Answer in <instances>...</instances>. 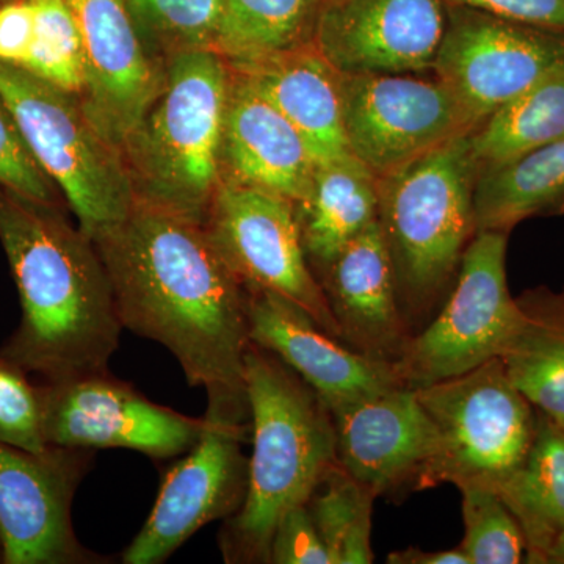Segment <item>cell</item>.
<instances>
[{
    "mask_svg": "<svg viewBox=\"0 0 564 564\" xmlns=\"http://www.w3.org/2000/svg\"><path fill=\"white\" fill-rule=\"evenodd\" d=\"M91 240L122 329L169 348L188 384L206 389L209 413L250 421L247 289L204 223L137 199L124 220Z\"/></svg>",
    "mask_w": 564,
    "mask_h": 564,
    "instance_id": "6da1fadb",
    "label": "cell"
},
{
    "mask_svg": "<svg viewBox=\"0 0 564 564\" xmlns=\"http://www.w3.org/2000/svg\"><path fill=\"white\" fill-rule=\"evenodd\" d=\"M0 245L22 310L0 355L44 383L109 372L122 325L90 237L61 207L0 185Z\"/></svg>",
    "mask_w": 564,
    "mask_h": 564,
    "instance_id": "7a4b0ae2",
    "label": "cell"
},
{
    "mask_svg": "<svg viewBox=\"0 0 564 564\" xmlns=\"http://www.w3.org/2000/svg\"><path fill=\"white\" fill-rule=\"evenodd\" d=\"M252 455L240 510L226 519L220 549L226 563H270L282 516L306 505L337 458L332 411L276 355L250 344L245 355Z\"/></svg>",
    "mask_w": 564,
    "mask_h": 564,
    "instance_id": "3957f363",
    "label": "cell"
},
{
    "mask_svg": "<svg viewBox=\"0 0 564 564\" xmlns=\"http://www.w3.org/2000/svg\"><path fill=\"white\" fill-rule=\"evenodd\" d=\"M232 68L215 50L169 57L161 91L122 144L137 199L206 223L223 181Z\"/></svg>",
    "mask_w": 564,
    "mask_h": 564,
    "instance_id": "277c9868",
    "label": "cell"
},
{
    "mask_svg": "<svg viewBox=\"0 0 564 564\" xmlns=\"http://www.w3.org/2000/svg\"><path fill=\"white\" fill-rule=\"evenodd\" d=\"M478 172L469 132L377 177L378 223L410 329L432 313L477 234Z\"/></svg>",
    "mask_w": 564,
    "mask_h": 564,
    "instance_id": "5b68a950",
    "label": "cell"
},
{
    "mask_svg": "<svg viewBox=\"0 0 564 564\" xmlns=\"http://www.w3.org/2000/svg\"><path fill=\"white\" fill-rule=\"evenodd\" d=\"M0 96L82 232L93 239L128 217L137 196L124 154L91 120L79 96L2 63Z\"/></svg>",
    "mask_w": 564,
    "mask_h": 564,
    "instance_id": "8992f818",
    "label": "cell"
},
{
    "mask_svg": "<svg viewBox=\"0 0 564 564\" xmlns=\"http://www.w3.org/2000/svg\"><path fill=\"white\" fill-rule=\"evenodd\" d=\"M414 391L436 433V451L415 491L451 484L497 492L518 473L532 447L538 411L499 358Z\"/></svg>",
    "mask_w": 564,
    "mask_h": 564,
    "instance_id": "52a82bcc",
    "label": "cell"
},
{
    "mask_svg": "<svg viewBox=\"0 0 564 564\" xmlns=\"http://www.w3.org/2000/svg\"><path fill=\"white\" fill-rule=\"evenodd\" d=\"M507 240V232L475 234L443 310L393 364L404 388H426L499 358L521 314L508 289Z\"/></svg>",
    "mask_w": 564,
    "mask_h": 564,
    "instance_id": "ba28073f",
    "label": "cell"
},
{
    "mask_svg": "<svg viewBox=\"0 0 564 564\" xmlns=\"http://www.w3.org/2000/svg\"><path fill=\"white\" fill-rule=\"evenodd\" d=\"M204 226L247 291L284 296L340 339L321 281L315 280L304 251L295 203L263 188L223 180Z\"/></svg>",
    "mask_w": 564,
    "mask_h": 564,
    "instance_id": "9c48e42d",
    "label": "cell"
},
{
    "mask_svg": "<svg viewBox=\"0 0 564 564\" xmlns=\"http://www.w3.org/2000/svg\"><path fill=\"white\" fill-rule=\"evenodd\" d=\"M564 68V31L455 7L434 74L475 126Z\"/></svg>",
    "mask_w": 564,
    "mask_h": 564,
    "instance_id": "30bf717a",
    "label": "cell"
},
{
    "mask_svg": "<svg viewBox=\"0 0 564 564\" xmlns=\"http://www.w3.org/2000/svg\"><path fill=\"white\" fill-rule=\"evenodd\" d=\"M41 425L50 447L128 448L176 458L198 443L206 421L151 402L110 372L39 386Z\"/></svg>",
    "mask_w": 564,
    "mask_h": 564,
    "instance_id": "8fae6325",
    "label": "cell"
},
{
    "mask_svg": "<svg viewBox=\"0 0 564 564\" xmlns=\"http://www.w3.org/2000/svg\"><path fill=\"white\" fill-rule=\"evenodd\" d=\"M343 107L348 150L377 177L477 128L443 82L419 74H343Z\"/></svg>",
    "mask_w": 564,
    "mask_h": 564,
    "instance_id": "7c38bea8",
    "label": "cell"
},
{
    "mask_svg": "<svg viewBox=\"0 0 564 564\" xmlns=\"http://www.w3.org/2000/svg\"><path fill=\"white\" fill-rule=\"evenodd\" d=\"M204 421L198 443L163 477L150 518L122 552V563L165 562L203 527L226 521L242 507L248 491L242 445L250 441V425L212 413Z\"/></svg>",
    "mask_w": 564,
    "mask_h": 564,
    "instance_id": "4fadbf2b",
    "label": "cell"
},
{
    "mask_svg": "<svg viewBox=\"0 0 564 564\" xmlns=\"http://www.w3.org/2000/svg\"><path fill=\"white\" fill-rule=\"evenodd\" d=\"M93 451L31 454L0 441V556L6 564H101L74 532V494Z\"/></svg>",
    "mask_w": 564,
    "mask_h": 564,
    "instance_id": "5bb4252c",
    "label": "cell"
},
{
    "mask_svg": "<svg viewBox=\"0 0 564 564\" xmlns=\"http://www.w3.org/2000/svg\"><path fill=\"white\" fill-rule=\"evenodd\" d=\"M445 0H325L314 46L340 74H422L434 68Z\"/></svg>",
    "mask_w": 564,
    "mask_h": 564,
    "instance_id": "9a60e30c",
    "label": "cell"
},
{
    "mask_svg": "<svg viewBox=\"0 0 564 564\" xmlns=\"http://www.w3.org/2000/svg\"><path fill=\"white\" fill-rule=\"evenodd\" d=\"M79 28L85 85L80 101L122 150L161 91L163 73L124 0H68Z\"/></svg>",
    "mask_w": 564,
    "mask_h": 564,
    "instance_id": "2e32d148",
    "label": "cell"
},
{
    "mask_svg": "<svg viewBox=\"0 0 564 564\" xmlns=\"http://www.w3.org/2000/svg\"><path fill=\"white\" fill-rule=\"evenodd\" d=\"M247 315L251 343L291 367L332 413L403 386L392 362L352 350L284 296L247 291Z\"/></svg>",
    "mask_w": 564,
    "mask_h": 564,
    "instance_id": "e0dca14e",
    "label": "cell"
},
{
    "mask_svg": "<svg viewBox=\"0 0 564 564\" xmlns=\"http://www.w3.org/2000/svg\"><path fill=\"white\" fill-rule=\"evenodd\" d=\"M333 414L337 458L375 497L417 488L436 451L432 419L414 389L367 397Z\"/></svg>",
    "mask_w": 564,
    "mask_h": 564,
    "instance_id": "ac0fdd59",
    "label": "cell"
},
{
    "mask_svg": "<svg viewBox=\"0 0 564 564\" xmlns=\"http://www.w3.org/2000/svg\"><path fill=\"white\" fill-rule=\"evenodd\" d=\"M340 340L367 358L395 364L411 339L380 223L373 221L322 272Z\"/></svg>",
    "mask_w": 564,
    "mask_h": 564,
    "instance_id": "d6986e66",
    "label": "cell"
},
{
    "mask_svg": "<svg viewBox=\"0 0 564 564\" xmlns=\"http://www.w3.org/2000/svg\"><path fill=\"white\" fill-rule=\"evenodd\" d=\"M317 169L302 133L232 69L223 132V180L276 193L300 206L310 198Z\"/></svg>",
    "mask_w": 564,
    "mask_h": 564,
    "instance_id": "ffe728a7",
    "label": "cell"
},
{
    "mask_svg": "<svg viewBox=\"0 0 564 564\" xmlns=\"http://www.w3.org/2000/svg\"><path fill=\"white\" fill-rule=\"evenodd\" d=\"M302 133L317 165L348 150L343 107V74L314 43L262 61L229 63Z\"/></svg>",
    "mask_w": 564,
    "mask_h": 564,
    "instance_id": "44dd1931",
    "label": "cell"
},
{
    "mask_svg": "<svg viewBox=\"0 0 564 564\" xmlns=\"http://www.w3.org/2000/svg\"><path fill=\"white\" fill-rule=\"evenodd\" d=\"M0 63L80 98L84 51L68 0H0Z\"/></svg>",
    "mask_w": 564,
    "mask_h": 564,
    "instance_id": "7402d4cb",
    "label": "cell"
},
{
    "mask_svg": "<svg viewBox=\"0 0 564 564\" xmlns=\"http://www.w3.org/2000/svg\"><path fill=\"white\" fill-rule=\"evenodd\" d=\"M296 210L307 261L323 272L356 236L378 220L377 176L351 152L323 163L315 173L310 198Z\"/></svg>",
    "mask_w": 564,
    "mask_h": 564,
    "instance_id": "603a6c76",
    "label": "cell"
},
{
    "mask_svg": "<svg viewBox=\"0 0 564 564\" xmlns=\"http://www.w3.org/2000/svg\"><path fill=\"white\" fill-rule=\"evenodd\" d=\"M518 304V325L500 362L534 410L564 426V289H536Z\"/></svg>",
    "mask_w": 564,
    "mask_h": 564,
    "instance_id": "cb8c5ba5",
    "label": "cell"
},
{
    "mask_svg": "<svg viewBox=\"0 0 564 564\" xmlns=\"http://www.w3.org/2000/svg\"><path fill=\"white\" fill-rule=\"evenodd\" d=\"M475 229L510 232L519 223L564 212V139L478 172Z\"/></svg>",
    "mask_w": 564,
    "mask_h": 564,
    "instance_id": "d4e9b609",
    "label": "cell"
},
{
    "mask_svg": "<svg viewBox=\"0 0 564 564\" xmlns=\"http://www.w3.org/2000/svg\"><path fill=\"white\" fill-rule=\"evenodd\" d=\"M497 494L524 532L527 563H547L564 533V433L558 423L538 411L525 462Z\"/></svg>",
    "mask_w": 564,
    "mask_h": 564,
    "instance_id": "484cf974",
    "label": "cell"
},
{
    "mask_svg": "<svg viewBox=\"0 0 564 564\" xmlns=\"http://www.w3.org/2000/svg\"><path fill=\"white\" fill-rule=\"evenodd\" d=\"M564 139V68L505 104L470 132L478 170Z\"/></svg>",
    "mask_w": 564,
    "mask_h": 564,
    "instance_id": "4316f807",
    "label": "cell"
},
{
    "mask_svg": "<svg viewBox=\"0 0 564 564\" xmlns=\"http://www.w3.org/2000/svg\"><path fill=\"white\" fill-rule=\"evenodd\" d=\"M325 0H221L217 51L248 63L314 43Z\"/></svg>",
    "mask_w": 564,
    "mask_h": 564,
    "instance_id": "83f0119b",
    "label": "cell"
},
{
    "mask_svg": "<svg viewBox=\"0 0 564 564\" xmlns=\"http://www.w3.org/2000/svg\"><path fill=\"white\" fill-rule=\"evenodd\" d=\"M373 496L336 466L315 488L306 507L333 564H370Z\"/></svg>",
    "mask_w": 564,
    "mask_h": 564,
    "instance_id": "f1b7e54d",
    "label": "cell"
},
{
    "mask_svg": "<svg viewBox=\"0 0 564 564\" xmlns=\"http://www.w3.org/2000/svg\"><path fill=\"white\" fill-rule=\"evenodd\" d=\"M144 40L169 57L182 51L215 50L221 0H124Z\"/></svg>",
    "mask_w": 564,
    "mask_h": 564,
    "instance_id": "f546056e",
    "label": "cell"
},
{
    "mask_svg": "<svg viewBox=\"0 0 564 564\" xmlns=\"http://www.w3.org/2000/svg\"><path fill=\"white\" fill-rule=\"evenodd\" d=\"M463 494L464 540L459 544L470 564L524 562V532L499 494L484 486H466Z\"/></svg>",
    "mask_w": 564,
    "mask_h": 564,
    "instance_id": "4dcf8cb0",
    "label": "cell"
},
{
    "mask_svg": "<svg viewBox=\"0 0 564 564\" xmlns=\"http://www.w3.org/2000/svg\"><path fill=\"white\" fill-rule=\"evenodd\" d=\"M28 372L0 355V441L31 454L50 451L41 425L39 386Z\"/></svg>",
    "mask_w": 564,
    "mask_h": 564,
    "instance_id": "1f68e13d",
    "label": "cell"
},
{
    "mask_svg": "<svg viewBox=\"0 0 564 564\" xmlns=\"http://www.w3.org/2000/svg\"><path fill=\"white\" fill-rule=\"evenodd\" d=\"M0 185L44 204L61 203V191L41 170L0 96Z\"/></svg>",
    "mask_w": 564,
    "mask_h": 564,
    "instance_id": "d6a6232c",
    "label": "cell"
},
{
    "mask_svg": "<svg viewBox=\"0 0 564 564\" xmlns=\"http://www.w3.org/2000/svg\"><path fill=\"white\" fill-rule=\"evenodd\" d=\"M273 564H333L306 505L282 516L270 544Z\"/></svg>",
    "mask_w": 564,
    "mask_h": 564,
    "instance_id": "836d02e7",
    "label": "cell"
},
{
    "mask_svg": "<svg viewBox=\"0 0 564 564\" xmlns=\"http://www.w3.org/2000/svg\"><path fill=\"white\" fill-rule=\"evenodd\" d=\"M492 17L564 31V0H445Z\"/></svg>",
    "mask_w": 564,
    "mask_h": 564,
    "instance_id": "e575fe53",
    "label": "cell"
},
{
    "mask_svg": "<svg viewBox=\"0 0 564 564\" xmlns=\"http://www.w3.org/2000/svg\"><path fill=\"white\" fill-rule=\"evenodd\" d=\"M389 564H470L462 547L451 551L426 552L419 547H406L388 555Z\"/></svg>",
    "mask_w": 564,
    "mask_h": 564,
    "instance_id": "d590c367",
    "label": "cell"
},
{
    "mask_svg": "<svg viewBox=\"0 0 564 564\" xmlns=\"http://www.w3.org/2000/svg\"><path fill=\"white\" fill-rule=\"evenodd\" d=\"M547 563L564 564V533L552 545L547 555Z\"/></svg>",
    "mask_w": 564,
    "mask_h": 564,
    "instance_id": "8d00e7d4",
    "label": "cell"
},
{
    "mask_svg": "<svg viewBox=\"0 0 564 564\" xmlns=\"http://www.w3.org/2000/svg\"><path fill=\"white\" fill-rule=\"evenodd\" d=\"M560 426H562V430H563V433H564V426L563 425H560Z\"/></svg>",
    "mask_w": 564,
    "mask_h": 564,
    "instance_id": "74e56055",
    "label": "cell"
}]
</instances>
